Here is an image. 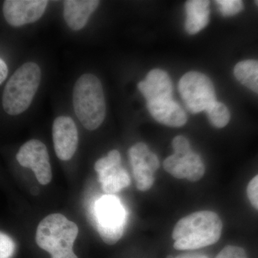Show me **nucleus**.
<instances>
[{"mask_svg": "<svg viewBox=\"0 0 258 258\" xmlns=\"http://www.w3.org/2000/svg\"><path fill=\"white\" fill-rule=\"evenodd\" d=\"M222 222L217 213L199 211L183 217L172 232L174 247L178 250H192L217 243L221 237Z\"/></svg>", "mask_w": 258, "mask_h": 258, "instance_id": "f257e3e1", "label": "nucleus"}, {"mask_svg": "<svg viewBox=\"0 0 258 258\" xmlns=\"http://www.w3.org/2000/svg\"><path fill=\"white\" fill-rule=\"evenodd\" d=\"M78 235L79 227L75 222L61 214H51L37 226L35 240L52 258H79L73 249Z\"/></svg>", "mask_w": 258, "mask_h": 258, "instance_id": "f03ea898", "label": "nucleus"}, {"mask_svg": "<svg viewBox=\"0 0 258 258\" xmlns=\"http://www.w3.org/2000/svg\"><path fill=\"white\" fill-rule=\"evenodd\" d=\"M74 110L86 129L96 130L106 116V101L100 80L93 74H83L76 81L73 93Z\"/></svg>", "mask_w": 258, "mask_h": 258, "instance_id": "7ed1b4c3", "label": "nucleus"}, {"mask_svg": "<svg viewBox=\"0 0 258 258\" xmlns=\"http://www.w3.org/2000/svg\"><path fill=\"white\" fill-rule=\"evenodd\" d=\"M41 81L38 64H23L10 78L5 86L3 106L8 114L16 115L26 111L32 103Z\"/></svg>", "mask_w": 258, "mask_h": 258, "instance_id": "20e7f679", "label": "nucleus"}, {"mask_svg": "<svg viewBox=\"0 0 258 258\" xmlns=\"http://www.w3.org/2000/svg\"><path fill=\"white\" fill-rule=\"evenodd\" d=\"M179 91L191 113L206 111L217 101L213 83L202 73L191 71L184 74L179 82Z\"/></svg>", "mask_w": 258, "mask_h": 258, "instance_id": "39448f33", "label": "nucleus"}, {"mask_svg": "<svg viewBox=\"0 0 258 258\" xmlns=\"http://www.w3.org/2000/svg\"><path fill=\"white\" fill-rule=\"evenodd\" d=\"M96 214L102 240L109 245L115 244L124 231L125 212L119 200L112 195L103 197L97 204Z\"/></svg>", "mask_w": 258, "mask_h": 258, "instance_id": "423d86ee", "label": "nucleus"}, {"mask_svg": "<svg viewBox=\"0 0 258 258\" xmlns=\"http://www.w3.org/2000/svg\"><path fill=\"white\" fill-rule=\"evenodd\" d=\"M128 156L137 189L148 191L154 185V173L160 166L157 156L151 152L143 142H139L131 147Z\"/></svg>", "mask_w": 258, "mask_h": 258, "instance_id": "0eeeda50", "label": "nucleus"}, {"mask_svg": "<svg viewBox=\"0 0 258 258\" xmlns=\"http://www.w3.org/2000/svg\"><path fill=\"white\" fill-rule=\"evenodd\" d=\"M19 164L33 171L40 184L47 185L52 178V168L46 146L40 141L32 139L20 148L16 155Z\"/></svg>", "mask_w": 258, "mask_h": 258, "instance_id": "6e6552de", "label": "nucleus"}, {"mask_svg": "<svg viewBox=\"0 0 258 258\" xmlns=\"http://www.w3.org/2000/svg\"><path fill=\"white\" fill-rule=\"evenodd\" d=\"M47 4L46 0H6L3 5V13L11 26H23L41 18Z\"/></svg>", "mask_w": 258, "mask_h": 258, "instance_id": "1a4fd4ad", "label": "nucleus"}, {"mask_svg": "<svg viewBox=\"0 0 258 258\" xmlns=\"http://www.w3.org/2000/svg\"><path fill=\"white\" fill-rule=\"evenodd\" d=\"M52 139L56 155L62 161L74 157L79 144V132L72 118L59 116L52 125Z\"/></svg>", "mask_w": 258, "mask_h": 258, "instance_id": "9d476101", "label": "nucleus"}, {"mask_svg": "<svg viewBox=\"0 0 258 258\" xmlns=\"http://www.w3.org/2000/svg\"><path fill=\"white\" fill-rule=\"evenodd\" d=\"M163 166L166 172L176 179H186L192 182L201 179L205 173L201 158L193 151L184 157L172 154L166 158Z\"/></svg>", "mask_w": 258, "mask_h": 258, "instance_id": "9b49d317", "label": "nucleus"}, {"mask_svg": "<svg viewBox=\"0 0 258 258\" xmlns=\"http://www.w3.org/2000/svg\"><path fill=\"white\" fill-rule=\"evenodd\" d=\"M138 88L147 103L172 98V83L167 73L161 69L151 71L146 79L139 83Z\"/></svg>", "mask_w": 258, "mask_h": 258, "instance_id": "f8f14e48", "label": "nucleus"}, {"mask_svg": "<svg viewBox=\"0 0 258 258\" xmlns=\"http://www.w3.org/2000/svg\"><path fill=\"white\" fill-rule=\"evenodd\" d=\"M148 110L153 118L161 124L169 127H181L187 121L182 108L172 98L147 103Z\"/></svg>", "mask_w": 258, "mask_h": 258, "instance_id": "ddd939ff", "label": "nucleus"}, {"mask_svg": "<svg viewBox=\"0 0 258 258\" xmlns=\"http://www.w3.org/2000/svg\"><path fill=\"white\" fill-rule=\"evenodd\" d=\"M100 4L96 0H67L64 2V18L74 30L86 26L88 19Z\"/></svg>", "mask_w": 258, "mask_h": 258, "instance_id": "4468645a", "label": "nucleus"}, {"mask_svg": "<svg viewBox=\"0 0 258 258\" xmlns=\"http://www.w3.org/2000/svg\"><path fill=\"white\" fill-rule=\"evenodd\" d=\"M186 20L184 28L189 35H195L203 30L210 21V2L191 0L185 5Z\"/></svg>", "mask_w": 258, "mask_h": 258, "instance_id": "2eb2a0df", "label": "nucleus"}, {"mask_svg": "<svg viewBox=\"0 0 258 258\" xmlns=\"http://www.w3.org/2000/svg\"><path fill=\"white\" fill-rule=\"evenodd\" d=\"M98 174L102 189L108 195L118 192L131 184L130 176L120 164L99 171Z\"/></svg>", "mask_w": 258, "mask_h": 258, "instance_id": "dca6fc26", "label": "nucleus"}, {"mask_svg": "<svg viewBox=\"0 0 258 258\" xmlns=\"http://www.w3.org/2000/svg\"><path fill=\"white\" fill-rule=\"evenodd\" d=\"M234 74L237 81L258 94V60L241 61L236 64Z\"/></svg>", "mask_w": 258, "mask_h": 258, "instance_id": "f3484780", "label": "nucleus"}, {"mask_svg": "<svg viewBox=\"0 0 258 258\" xmlns=\"http://www.w3.org/2000/svg\"><path fill=\"white\" fill-rule=\"evenodd\" d=\"M206 111L210 123L216 128H224L230 122V111L227 107L220 102H215Z\"/></svg>", "mask_w": 258, "mask_h": 258, "instance_id": "a211bd4d", "label": "nucleus"}, {"mask_svg": "<svg viewBox=\"0 0 258 258\" xmlns=\"http://www.w3.org/2000/svg\"><path fill=\"white\" fill-rule=\"evenodd\" d=\"M219 10L225 17L233 16L240 13L244 8L242 1L240 0H217Z\"/></svg>", "mask_w": 258, "mask_h": 258, "instance_id": "6ab92c4d", "label": "nucleus"}, {"mask_svg": "<svg viewBox=\"0 0 258 258\" xmlns=\"http://www.w3.org/2000/svg\"><path fill=\"white\" fill-rule=\"evenodd\" d=\"M120 162H121V158H120L119 152L117 150H112L108 152L106 157L98 159L95 163L94 169L98 173L108 168L120 165Z\"/></svg>", "mask_w": 258, "mask_h": 258, "instance_id": "aec40b11", "label": "nucleus"}, {"mask_svg": "<svg viewBox=\"0 0 258 258\" xmlns=\"http://www.w3.org/2000/svg\"><path fill=\"white\" fill-rule=\"evenodd\" d=\"M172 147L174 154L179 157H184L192 151L190 147L189 140L184 136L174 137L172 141Z\"/></svg>", "mask_w": 258, "mask_h": 258, "instance_id": "412c9836", "label": "nucleus"}, {"mask_svg": "<svg viewBox=\"0 0 258 258\" xmlns=\"http://www.w3.org/2000/svg\"><path fill=\"white\" fill-rule=\"evenodd\" d=\"M15 245L13 240L3 232L0 234V258H10L15 252Z\"/></svg>", "mask_w": 258, "mask_h": 258, "instance_id": "4be33fe9", "label": "nucleus"}, {"mask_svg": "<svg viewBox=\"0 0 258 258\" xmlns=\"http://www.w3.org/2000/svg\"><path fill=\"white\" fill-rule=\"evenodd\" d=\"M215 258H247V254L242 247L227 245L217 254Z\"/></svg>", "mask_w": 258, "mask_h": 258, "instance_id": "5701e85b", "label": "nucleus"}, {"mask_svg": "<svg viewBox=\"0 0 258 258\" xmlns=\"http://www.w3.org/2000/svg\"><path fill=\"white\" fill-rule=\"evenodd\" d=\"M247 195L252 206L258 210V174L252 178L247 185Z\"/></svg>", "mask_w": 258, "mask_h": 258, "instance_id": "b1692460", "label": "nucleus"}, {"mask_svg": "<svg viewBox=\"0 0 258 258\" xmlns=\"http://www.w3.org/2000/svg\"><path fill=\"white\" fill-rule=\"evenodd\" d=\"M8 66L3 59L0 60V84H2L8 77Z\"/></svg>", "mask_w": 258, "mask_h": 258, "instance_id": "393cba45", "label": "nucleus"}, {"mask_svg": "<svg viewBox=\"0 0 258 258\" xmlns=\"http://www.w3.org/2000/svg\"><path fill=\"white\" fill-rule=\"evenodd\" d=\"M174 258H209V257L206 254L191 252V253L179 254Z\"/></svg>", "mask_w": 258, "mask_h": 258, "instance_id": "a878e982", "label": "nucleus"}, {"mask_svg": "<svg viewBox=\"0 0 258 258\" xmlns=\"http://www.w3.org/2000/svg\"><path fill=\"white\" fill-rule=\"evenodd\" d=\"M31 193H32V195H38V193H39L38 188L36 187V186H34V187H32L31 189Z\"/></svg>", "mask_w": 258, "mask_h": 258, "instance_id": "bb28decb", "label": "nucleus"}, {"mask_svg": "<svg viewBox=\"0 0 258 258\" xmlns=\"http://www.w3.org/2000/svg\"><path fill=\"white\" fill-rule=\"evenodd\" d=\"M166 258H174V257H172V256H171V255H169V256H168V257H166Z\"/></svg>", "mask_w": 258, "mask_h": 258, "instance_id": "cd10ccee", "label": "nucleus"}, {"mask_svg": "<svg viewBox=\"0 0 258 258\" xmlns=\"http://www.w3.org/2000/svg\"><path fill=\"white\" fill-rule=\"evenodd\" d=\"M254 3H255V4L257 5L258 6V0H257V1L254 2Z\"/></svg>", "mask_w": 258, "mask_h": 258, "instance_id": "c85d7f7f", "label": "nucleus"}]
</instances>
